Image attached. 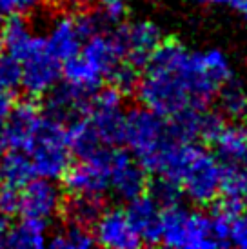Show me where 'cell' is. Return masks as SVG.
<instances>
[{"label":"cell","instance_id":"26","mask_svg":"<svg viewBox=\"0 0 247 249\" xmlns=\"http://www.w3.org/2000/svg\"><path fill=\"white\" fill-rule=\"evenodd\" d=\"M93 244H95V238L88 231V228L71 224V222L64 229L56 231L49 240V246L53 249H88Z\"/></svg>","mask_w":247,"mask_h":249},{"label":"cell","instance_id":"5","mask_svg":"<svg viewBox=\"0 0 247 249\" xmlns=\"http://www.w3.org/2000/svg\"><path fill=\"white\" fill-rule=\"evenodd\" d=\"M28 155L35 169V177L56 180L62 178L71 166V149L62 122L51 117H42L35 137L28 147Z\"/></svg>","mask_w":247,"mask_h":249},{"label":"cell","instance_id":"11","mask_svg":"<svg viewBox=\"0 0 247 249\" xmlns=\"http://www.w3.org/2000/svg\"><path fill=\"white\" fill-rule=\"evenodd\" d=\"M62 208L60 189L49 178H31L20 191V213L48 222Z\"/></svg>","mask_w":247,"mask_h":249},{"label":"cell","instance_id":"6","mask_svg":"<svg viewBox=\"0 0 247 249\" xmlns=\"http://www.w3.org/2000/svg\"><path fill=\"white\" fill-rule=\"evenodd\" d=\"M124 115L122 91H118L117 88L96 89L91 95L86 117L102 144L115 145L122 142Z\"/></svg>","mask_w":247,"mask_h":249},{"label":"cell","instance_id":"22","mask_svg":"<svg viewBox=\"0 0 247 249\" xmlns=\"http://www.w3.org/2000/svg\"><path fill=\"white\" fill-rule=\"evenodd\" d=\"M0 178H4L6 184L15 187L26 186L29 180L35 178V169L28 151L13 149L11 153H7L0 162Z\"/></svg>","mask_w":247,"mask_h":249},{"label":"cell","instance_id":"29","mask_svg":"<svg viewBox=\"0 0 247 249\" xmlns=\"http://www.w3.org/2000/svg\"><path fill=\"white\" fill-rule=\"evenodd\" d=\"M107 78L113 82V88H117L118 91H122V93L131 91L133 88H137L138 84L137 66H133L127 60H122L115 70L111 71V75Z\"/></svg>","mask_w":247,"mask_h":249},{"label":"cell","instance_id":"17","mask_svg":"<svg viewBox=\"0 0 247 249\" xmlns=\"http://www.w3.org/2000/svg\"><path fill=\"white\" fill-rule=\"evenodd\" d=\"M89 98L91 95H86L82 91L71 88L69 84H64V86L56 84L55 88L49 91L46 113H48V117L55 118L62 124L71 122V120L86 115Z\"/></svg>","mask_w":247,"mask_h":249},{"label":"cell","instance_id":"30","mask_svg":"<svg viewBox=\"0 0 247 249\" xmlns=\"http://www.w3.org/2000/svg\"><path fill=\"white\" fill-rule=\"evenodd\" d=\"M227 244L247 249V211L240 209L229 216L227 224Z\"/></svg>","mask_w":247,"mask_h":249},{"label":"cell","instance_id":"34","mask_svg":"<svg viewBox=\"0 0 247 249\" xmlns=\"http://www.w3.org/2000/svg\"><path fill=\"white\" fill-rule=\"evenodd\" d=\"M13 107V98H11V91L2 89L0 88V120H6L9 111Z\"/></svg>","mask_w":247,"mask_h":249},{"label":"cell","instance_id":"10","mask_svg":"<svg viewBox=\"0 0 247 249\" xmlns=\"http://www.w3.org/2000/svg\"><path fill=\"white\" fill-rule=\"evenodd\" d=\"M117 38L122 46L124 58L133 66H144L147 58L153 55V51L162 44V31L157 24L147 20L133 22L125 28H120Z\"/></svg>","mask_w":247,"mask_h":249},{"label":"cell","instance_id":"16","mask_svg":"<svg viewBox=\"0 0 247 249\" xmlns=\"http://www.w3.org/2000/svg\"><path fill=\"white\" fill-rule=\"evenodd\" d=\"M44 40H46L49 51L58 60L64 62L71 56L78 55V51L82 48L84 36L73 15H60L51 22L49 33Z\"/></svg>","mask_w":247,"mask_h":249},{"label":"cell","instance_id":"38","mask_svg":"<svg viewBox=\"0 0 247 249\" xmlns=\"http://www.w3.org/2000/svg\"><path fill=\"white\" fill-rule=\"evenodd\" d=\"M51 4H66V2H69V0H49Z\"/></svg>","mask_w":247,"mask_h":249},{"label":"cell","instance_id":"19","mask_svg":"<svg viewBox=\"0 0 247 249\" xmlns=\"http://www.w3.org/2000/svg\"><path fill=\"white\" fill-rule=\"evenodd\" d=\"M36 40H38V36L31 33V28L28 22L22 18V15H11L9 20L4 24L2 36H0V42L6 48V53L13 55L18 60L26 58L31 53Z\"/></svg>","mask_w":247,"mask_h":249},{"label":"cell","instance_id":"7","mask_svg":"<svg viewBox=\"0 0 247 249\" xmlns=\"http://www.w3.org/2000/svg\"><path fill=\"white\" fill-rule=\"evenodd\" d=\"M22 64L20 86L33 97L48 95L62 76V60H58L46 46L44 38H38Z\"/></svg>","mask_w":247,"mask_h":249},{"label":"cell","instance_id":"23","mask_svg":"<svg viewBox=\"0 0 247 249\" xmlns=\"http://www.w3.org/2000/svg\"><path fill=\"white\" fill-rule=\"evenodd\" d=\"M104 204L100 196L93 195H73V198L64 206L66 218L71 224H78L84 228H89L102 214Z\"/></svg>","mask_w":247,"mask_h":249},{"label":"cell","instance_id":"1","mask_svg":"<svg viewBox=\"0 0 247 249\" xmlns=\"http://www.w3.org/2000/svg\"><path fill=\"white\" fill-rule=\"evenodd\" d=\"M144 66L137 84L138 100L165 118L207 107L231 80V66L222 51H189L178 42H162Z\"/></svg>","mask_w":247,"mask_h":249},{"label":"cell","instance_id":"3","mask_svg":"<svg viewBox=\"0 0 247 249\" xmlns=\"http://www.w3.org/2000/svg\"><path fill=\"white\" fill-rule=\"evenodd\" d=\"M122 142L144 169L160 175L180 144L171 129L169 118L147 107H137L124 115Z\"/></svg>","mask_w":247,"mask_h":249},{"label":"cell","instance_id":"36","mask_svg":"<svg viewBox=\"0 0 247 249\" xmlns=\"http://www.w3.org/2000/svg\"><path fill=\"white\" fill-rule=\"evenodd\" d=\"M7 140H6V129H4V120H0V155L6 151Z\"/></svg>","mask_w":247,"mask_h":249},{"label":"cell","instance_id":"27","mask_svg":"<svg viewBox=\"0 0 247 249\" xmlns=\"http://www.w3.org/2000/svg\"><path fill=\"white\" fill-rule=\"evenodd\" d=\"M149 195H151L153 200L157 202L160 208H169L173 204H178L180 202L182 189H180L176 180L158 175V178L153 182L151 189H149Z\"/></svg>","mask_w":247,"mask_h":249},{"label":"cell","instance_id":"39","mask_svg":"<svg viewBox=\"0 0 247 249\" xmlns=\"http://www.w3.org/2000/svg\"><path fill=\"white\" fill-rule=\"evenodd\" d=\"M0 48H2V42H0Z\"/></svg>","mask_w":247,"mask_h":249},{"label":"cell","instance_id":"9","mask_svg":"<svg viewBox=\"0 0 247 249\" xmlns=\"http://www.w3.org/2000/svg\"><path fill=\"white\" fill-rule=\"evenodd\" d=\"M111 149L107 147L98 157L82 160L76 166H69L62 175L64 186L71 195H93L102 196L107 189V160Z\"/></svg>","mask_w":247,"mask_h":249},{"label":"cell","instance_id":"32","mask_svg":"<svg viewBox=\"0 0 247 249\" xmlns=\"http://www.w3.org/2000/svg\"><path fill=\"white\" fill-rule=\"evenodd\" d=\"M44 0H0V15H29L42 6Z\"/></svg>","mask_w":247,"mask_h":249},{"label":"cell","instance_id":"21","mask_svg":"<svg viewBox=\"0 0 247 249\" xmlns=\"http://www.w3.org/2000/svg\"><path fill=\"white\" fill-rule=\"evenodd\" d=\"M64 62L66 64L62 68V76L66 78V84H69L75 89L82 91L86 95H93L98 89V86L102 84L104 78L91 70L82 56L75 55L68 60H64Z\"/></svg>","mask_w":247,"mask_h":249},{"label":"cell","instance_id":"31","mask_svg":"<svg viewBox=\"0 0 247 249\" xmlns=\"http://www.w3.org/2000/svg\"><path fill=\"white\" fill-rule=\"evenodd\" d=\"M20 211V191L15 186L0 187V214L4 216H11V214Z\"/></svg>","mask_w":247,"mask_h":249},{"label":"cell","instance_id":"20","mask_svg":"<svg viewBox=\"0 0 247 249\" xmlns=\"http://www.w3.org/2000/svg\"><path fill=\"white\" fill-rule=\"evenodd\" d=\"M46 231H48V222L24 216V220H20L13 228H9L7 246L20 249L44 248V244H46Z\"/></svg>","mask_w":247,"mask_h":249},{"label":"cell","instance_id":"12","mask_svg":"<svg viewBox=\"0 0 247 249\" xmlns=\"http://www.w3.org/2000/svg\"><path fill=\"white\" fill-rule=\"evenodd\" d=\"M93 226H95L93 238L102 248L135 249L142 246V240L127 218L125 211H120V209L102 211V214L96 218Z\"/></svg>","mask_w":247,"mask_h":249},{"label":"cell","instance_id":"40","mask_svg":"<svg viewBox=\"0 0 247 249\" xmlns=\"http://www.w3.org/2000/svg\"><path fill=\"white\" fill-rule=\"evenodd\" d=\"M0 18H2V15H0Z\"/></svg>","mask_w":247,"mask_h":249},{"label":"cell","instance_id":"8","mask_svg":"<svg viewBox=\"0 0 247 249\" xmlns=\"http://www.w3.org/2000/svg\"><path fill=\"white\" fill-rule=\"evenodd\" d=\"M147 186L145 169L131 153L111 149L107 160V187L118 198L129 202L142 195Z\"/></svg>","mask_w":247,"mask_h":249},{"label":"cell","instance_id":"35","mask_svg":"<svg viewBox=\"0 0 247 249\" xmlns=\"http://www.w3.org/2000/svg\"><path fill=\"white\" fill-rule=\"evenodd\" d=\"M9 222H7V216L0 214V248L7 246V235H9Z\"/></svg>","mask_w":247,"mask_h":249},{"label":"cell","instance_id":"37","mask_svg":"<svg viewBox=\"0 0 247 249\" xmlns=\"http://www.w3.org/2000/svg\"><path fill=\"white\" fill-rule=\"evenodd\" d=\"M238 164H240V166L244 167V171H246V175H247V157L244 160H242V162H238Z\"/></svg>","mask_w":247,"mask_h":249},{"label":"cell","instance_id":"2","mask_svg":"<svg viewBox=\"0 0 247 249\" xmlns=\"http://www.w3.org/2000/svg\"><path fill=\"white\" fill-rule=\"evenodd\" d=\"M224 164L194 142H180L165 164L162 177L178 182L182 193L194 204H209L220 195Z\"/></svg>","mask_w":247,"mask_h":249},{"label":"cell","instance_id":"13","mask_svg":"<svg viewBox=\"0 0 247 249\" xmlns=\"http://www.w3.org/2000/svg\"><path fill=\"white\" fill-rule=\"evenodd\" d=\"M78 55L102 78H107L111 71L124 60V51L117 38V33H106V31L86 38V44L80 48Z\"/></svg>","mask_w":247,"mask_h":249},{"label":"cell","instance_id":"28","mask_svg":"<svg viewBox=\"0 0 247 249\" xmlns=\"http://www.w3.org/2000/svg\"><path fill=\"white\" fill-rule=\"evenodd\" d=\"M22 82V64L9 53H0V88L15 91Z\"/></svg>","mask_w":247,"mask_h":249},{"label":"cell","instance_id":"15","mask_svg":"<svg viewBox=\"0 0 247 249\" xmlns=\"http://www.w3.org/2000/svg\"><path fill=\"white\" fill-rule=\"evenodd\" d=\"M40 118L42 117L36 109V106L31 104V102H22V104L17 106L13 104L9 115L4 120L7 145L13 147V149L28 151Z\"/></svg>","mask_w":247,"mask_h":249},{"label":"cell","instance_id":"33","mask_svg":"<svg viewBox=\"0 0 247 249\" xmlns=\"http://www.w3.org/2000/svg\"><path fill=\"white\" fill-rule=\"evenodd\" d=\"M100 2V15L102 18L109 24H118L125 17L127 4L125 0H98Z\"/></svg>","mask_w":247,"mask_h":249},{"label":"cell","instance_id":"24","mask_svg":"<svg viewBox=\"0 0 247 249\" xmlns=\"http://www.w3.org/2000/svg\"><path fill=\"white\" fill-rule=\"evenodd\" d=\"M218 155L226 162H242L247 157V129L238 125H224L213 140Z\"/></svg>","mask_w":247,"mask_h":249},{"label":"cell","instance_id":"25","mask_svg":"<svg viewBox=\"0 0 247 249\" xmlns=\"http://www.w3.org/2000/svg\"><path fill=\"white\" fill-rule=\"evenodd\" d=\"M216 97L220 98V107L231 118L247 117V91L242 84L227 80Z\"/></svg>","mask_w":247,"mask_h":249},{"label":"cell","instance_id":"4","mask_svg":"<svg viewBox=\"0 0 247 249\" xmlns=\"http://www.w3.org/2000/svg\"><path fill=\"white\" fill-rule=\"evenodd\" d=\"M160 242H164L167 248L180 249H211L222 246L213 216L184 208L180 202L164 209Z\"/></svg>","mask_w":247,"mask_h":249},{"label":"cell","instance_id":"18","mask_svg":"<svg viewBox=\"0 0 247 249\" xmlns=\"http://www.w3.org/2000/svg\"><path fill=\"white\" fill-rule=\"evenodd\" d=\"M68 135V145L71 153H75L80 160H89L98 157L102 151H106L109 145L102 144L98 139L93 125L89 124L88 117H78L71 120L69 127L66 129Z\"/></svg>","mask_w":247,"mask_h":249},{"label":"cell","instance_id":"14","mask_svg":"<svg viewBox=\"0 0 247 249\" xmlns=\"http://www.w3.org/2000/svg\"><path fill=\"white\" fill-rule=\"evenodd\" d=\"M125 214L138 233L142 244H157L162 236V208L153 200L151 195H138L129 200Z\"/></svg>","mask_w":247,"mask_h":249}]
</instances>
